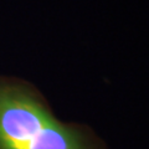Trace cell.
Listing matches in <instances>:
<instances>
[{"label":"cell","mask_w":149,"mask_h":149,"mask_svg":"<svg viewBox=\"0 0 149 149\" xmlns=\"http://www.w3.org/2000/svg\"><path fill=\"white\" fill-rule=\"evenodd\" d=\"M0 149H107L87 127L58 120L27 83L0 77Z\"/></svg>","instance_id":"1"}]
</instances>
